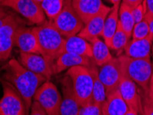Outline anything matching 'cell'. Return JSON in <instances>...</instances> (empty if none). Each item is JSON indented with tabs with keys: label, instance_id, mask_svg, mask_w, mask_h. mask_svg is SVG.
I'll return each instance as SVG.
<instances>
[{
	"label": "cell",
	"instance_id": "1",
	"mask_svg": "<svg viewBox=\"0 0 153 115\" xmlns=\"http://www.w3.org/2000/svg\"><path fill=\"white\" fill-rule=\"evenodd\" d=\"M4 79L10 83L19 92L25 102L27 114H30L33 96L46 78L29 70L15 59H12L4 67Z\"/></svg>",
	"mask_w": 153,
	"mask_h": 115
},
{
	"label": "cell",
	"instance_id": "2",
	"mask_svg": "<svg viewBox=\"0 0 153 115\" xmlns=\"http://www.w3.org/2000/svg\"><path fill=\"white\" fill-rule=\"evenodd\" d=\"M33 30L37 38L42 55L46 59L53 70L54 64L62 54L66 38L58 32L49 20L33 27Z\"/></svg>",
	"mask_w": 153,
	"mask_h": 115
},
{
	"label": "cell",
	"instance_id": "3",
	"mask_svg": "<svg viewBox=\"0 0 153 115\" xmlns=\"http://www.w3.org/2000/svg\"><path fill=\"white\" fill-rule=\"evenodd\" d=\"M121 69L128 77L142 89L149 88L152 73V63L150 59H137L126 55L117 57Z\"/></svg>",
	"mask_w": 153,
	"mask_h": 115
},
{
	"label": "cell",
	"instance_id": "4",
	"mask_svg": "<svg viewBox=\"0 0 153 115\" xmlns=\"http://www.w3.org/2000/svg\"><path fill=\"white\" fill-rule=\"evenodd\" d=\"M72 81L73 91L80 106L93 101V76L89 67L78 66L67 70Z\"/></svg>",
	"mask_w": 153,
	"mask_h": 115
},
{
	"label": "cell",
	"instance_id": "5",
	"mask_svg": "<svg viewBox=\"0 0 153 115\" xmlns=\"http://www.w3.org/2000/svg\"><path fill=\"white\" fill-rule=\"evenodd\" d=\"M49 21L64 38L76 35L84 26V23L72 6L71 1L66 0L59 15Z\"/></svg>",
	"mask_w": 153,
	"mask_h": 115
},
{
	"label": "cell",
	"instance_id": "6",
	"mask_svg": "<svg viewBox=\"0 0 153 115\" xmlns=\"http://www.w3.org/2000/svg\"><path fill=\"white\" fill-rule=\"evenodd\" d=\"M3 96L0 99V115H28L24 99L15 88L0 79Z\"/></svg>",
	"mask_w": 153,
	"mask_h": 115
},
{
	"label": "cell",
	"instance_id": "7",
	"mask_svg": "<svg viewBox=\"0 0 153 115\" xmlns=\"http://www.w3.org/2000/svg\"><path fill=\"white\" fill-rule=\"evenodd\" d=\"M62 96L56 85L47 81L36 91L33 101H37L44 108L47 115H61Z\"/></svg>",
	"mask_w": 153,
	"mask_h": 115
},
{
	"label": "cell",
	"instance_id": "8",
	"mask_svg": "<svg viewBox=\"0 0 153 115\" xmlns=\"http://www.w3.org/2000/svg\"><path fill=\"white\" fill-rule=\"evenodd\" d=\"M0 6L13 9L28 21L38 26L46 21L41 5L33 0H0Z\"/></svg>",
	"mask_w": 153,
	"mask_h": 115
},
{
	"label": "cell",
	"instance_id": "9",
	"mask_svg": "<svg viewBox=\"0 0 153 115\" xmlns=\"http://www.w3.org/2000/svg\"><path fill=\"white\" fill-rule=\"evenodd\" d=\"M24 22L13 13H10L0 28V62L10 57L15 46V37L17 29Z\"/></svg>",
	"mask_w": 153,
	"mask_h": 115
},
{
	"label": "cell",
	"instance_id": "10",
	"mask_svg": "<svg viewBox=\"0 0 153 115\" xmlns=\"http://www.w3.org/2000/svg\"><path fill=\"white\" fill-rule=\"evenodd\" d=\"M121 75L122 71L117 58H113L98 68L99 78L104 85L106 96L118 89Z\"/></svg>",
	"mask_w": 153,
	"mask_h": 115
},
{
	"label": "cell",
	"instance_id": "11",
	"mask_svg": "<svg viewBox=\"0 0 153 115\" xmlns=\"http://www.w3.org/2000/svg\"><path fill=\"white\" fill-rule=\"evenodd\" d=\"M118 90L120 92L123 100L129 108V110L134 111L141 115V97L138 92V86L123 72Z\"/></svg>",
	"mask_w": 153,
	"mask_h": 115
},
{
	"label": "cell",
	"instance_id": "12",
	"mask_svg": "<svg viewBox=\"0 0 153 115\" xmlns=\"http://www.w3.org/2000/svg\"><path fill=\"white\" fill-rule=\"evenodd\" d=\"M19 62L26 69L40 74L48 81L54 74L51 66L41 55L20 52Z\"/></svg>",
	"mask_w": 153,
	"mask_h": 115
},
{
	"label": "cell",
	"instance_id": "13",
	"mask_svg": "<svg viewBox=\"0 0 153 115\" xmlns=\"http://www.w3.org/2000/svg\"><path fill=\"white\" fill-rule=\"evenodd\" d=\"M15 46H17L22 53L42 55L41 49L33 27L28 28L25 25H22L17 29L15 37Z\"/></svg>",
	"mask_w": 153,
	"mask_h": 115
},
{
	"label": "cell",
	"instance_id": "14",
	"mask_svg": "<svg viewBox=\"0 0 153 115\" xmlns=\"http://www.w3.org/2000/svg\"><path fill=\"white\" fill-rule=\"evenodd\" d=\"M111 10V8L104 4L100 12L84 24V28L76 35L88 42L102 36L105 19Z\"/></svg>",
	"mask_w": 153,
	"mask_h": 115
},
{
	"label": "cell",
	"instance_id": "15",
	"mask_svg": "<svg viewBox=\"0 0 153 115\" xmlns=\"http://www.w3.org/2000/svg\"><path fill=\"white\" fill-rule=\"evenodd\" d=\"M62 100L61 105V115H77L80 105L73 91L71 78L66 74L61 79Z\"/></svg>",
	"mask_w": 153,
	"mask_h": 115
},
{
	"label": "cell",
	"instance_id": "16",
	"mask_svg": "<svg viewBox=\"0 0 153 115\" xmlns=\"http://www.w3.org/2000/svg\"><path fill=\"white\" fill-rule=\"evenodd\" d=\"M153 38L151 35L141 39H132L125 46V55L132 59H150Z\"/></svg>",
	"mask_w": 153,
	"mask_h": 115
},
{
	"label": "cell",
	"instance_id": "17",
	"mask_svg": "<svg viewBox=\"0 0 153 115\" xmlns=\"http://www.w3.org/2000/svg\"><path fill=\"white\" fill-rule=\"evenodd\" d=\"M93 64V60L89 57L64 53L60 55L55 60L53 66V74H57L74 66L91 67Z\"/></svg>",
	"mask_w": 153,
	"mask_h": 115
},
{
	"label": "cell",
	"instance_id": "18",
	"mask_svg": "<svg viewBox=\"0 0 153 115\" xmlns=\"http://www.w3.org/2000/svg\"><path fill=\"white\" fill-rule=\"evenodd\" d=\"M71 4L84 24L95 16L104 5L102 0H72Z\"/></svg>",
	"mask_w": 153,
	"mask_h": 115
},
{
	"label": "cell",
	"instance_id": "19",
	"mask_svg": "<svg viewBox=\"0 0 153 115\" xmlns=\"http://www.w3.org/2000/svg\"><path fill=\"white\" fill-rule=\"evenodd\" d=\"M129 108L117 89L106 96L102 105V115H125Z\"/></svg>",
	"mask_w": 153,
	"mask_h": 115
},
{
	"label": "cell",
	"instance_id": "20",
	"mask_svg": "<svg viewBox=\"0 0 153 115\" xmlns=\"http://www.w3.org/2000/svg\"><path fill=\"white\" fill-rule=\"evenodd\" d=\"M64 53H73L91 59L93 57L91 44L77 35L65 39L62 54Z\"/></svg>",
	"mask_w": 153,
	"mask_h": 115
},
{
	"label": "cell",
	"instance_id": "21",
	"mask_svg": "<svg viewBox=\"0 0 153 115\" xmlns=\"http://www.w3.org/2000/svg\"><path fill=\"white\" fill-rule=\"evenodd\" d=\"M92 48V60L97 66H102L113 59L110 53L109 47L99 37H96L90 42Z\"/></svg>",
	"mask_w": 153,
	"mask_h": 115
},
{
	"label": "cell",
	"instance_id": "22",
	"mask_svg": "<svg viewBox=\"0 0 153 115\" xmlns=\"http://www.w3.org/2000/svg\"><path fill=\"white\" fill-rule=\"evenodd\" d=\"M120 5H113L111 8L105 19L104 26L102 31V37L104 39V42L108 46H111V41L114 33H115L119 21V9Z\"/></svg>",
	"mask_w": 153,
	"mask_h": 115
},
{
	"label": "cell",
	"instance_id": "23",
	"mask_svg": "<svg viewBox=\"0 0 153 115\" xmlns=\"http://www.w3.org/2000/svg\"><path fill=\"white\" fill-rule=\"evenodd\" d=\"M90 68L93 76V102L96 105L102 106L106 99L105 87L98 76V68L94 64Z\"/></svg>",
	"mask_w": 153,
	"mask_h": 115
},
{
	"label": "cell",
	"instance_id": "24",
	"mask_svg": "<svg viewBox=\"0 0 153 115\" xmlns=\"http://www.w3.org/2000/svg\"><path fill=\"white\" fill-rule=\"evenodd\" d=\"M119 22L121 24V28L130 39L135 23H134L132 15L131 8L123 2H122L119 6Z\"/></svg>",
	"mask_w": 153,
	"mask_h": 115
},
{
	"label": "cell",
	"instance_id": "25",
	"mask_svg": "<svg viewBox=\"0 0 153 115\" xmlns=\"http://www.w3.org/2000/svg\"><path fill=\"white\" fill-rule=\"evenodd\" d=\"M64 3V0H43L41 6L49 20H53L62 11Z\"/></svg>",
	"mask_w": 153,
	"mask_h": 115
},
{
	"label": "cell",
	"instance_id": "26",
	"mask_svg": "<svg viewBox=\"0 0 153 115\" xmlns=\"http://www.w3.org/2000/svg\"><path fill=\"white\" fill-rule=\"evenodd\" d=\"M138 92L141 97V115H153V94L149 88L142 89L138 87Z\"/></svg>",
	"mask_w": 153,
	"mask_h": 115
},
{
	"label": "cell",
	"instance_id": "27",
	"mask_svg": "<svg viewBox=\"0 0 153 115\" xmlns=\"http://www.w3.org/2000/svg\"><path fill=\"white\" fill-rule=\"evenodd\" d=\"M129 41L130 38L128 37V35L123 31L120 23L118 21L117 27L115 33H114L113 37H112L110 48L112 50H114L121 51L123 49H124L125 46H126V44Z\"/></svg>",
	"mask_w": 153,
	"mask_h": 115
},
{
	"label": "cell",
	"instance_id": "28",
	"mask_svg": "<svg viewBox=\"0 0 153 115\" xmlns=\"http://www.w3.org/2000/svg\"><path fill=\"white\" fill-rule=\"evenodd\" d=\"M150 35V29L148 22L143 19L134 24L132 33V39H141Z\"/></svg>",
	"mask_w": 153,
	"mask_h": 115
},
{
	"label": "cell",
	"instance_id": "29",
	"mask_svg": "<svg viewBox=\"0 0 153 115\" xmlns=\"http://www.w3.org/2000/svg\"><path fill=\"white\" fill-rule=\"evenodd\" d=\"M77 115H102V106L96 105L93 101L81 106Z\"/></svg>",
	"mask_w": 153,
	"mask_h": 115
},
{
	"label": "cell",
	"instance_id": "30",
	"mask_svg": "<svg viewBox=\"0 0 153 115\" xmlns=\"http://www.w3.org/2000/svg\"><path fill=\"white\" fill-rule=\"evenodd\" d=\"M131 12L132 17H133L134 23H139L143 21L145 18V15L146 13L145 1L142 4L135 6V7L131 8Z\"/></svg>",
	"mask_w": 153,
	"mask_h": 115
},
{
	"label": "cell",
	"instance_id": "31",
	"mask_svg": "<svg viewBox=\"0 0 153 115\" xmlns=\"http://www.w3.org/2000/svg\"><path fill=\"white\" fill-rule=\"evenodd\" d=\"M29 115H47V114L38 101H33Z\"/></svg>",
	"mask_w": 153,
	"mask_h": 115
},
{
	"label": "cell",
	"instance_id": "32",
	"mask_svg": "<svg viewBox=\"0 0 153 115\" xmlns=\"http://www.w3.org/2000/svg\"><path fill=\"white\" fill-rule=\"evenodd\" d=\"M10 14V13L6 8V7L0 6V28L5 23L8 15Z\"/></svg>",
	"mask_w": 153,
	"mask_h": 115
},
{
	"label": "cell",
	"instance_id": "33",
	"mask_svg": "<svg viewBox=\"0 0 153 115\" xmlns=\"http://www.w3.org/2000/svg\"><path fill=\"white\" fill-rule=\"evenodd\" d=\"M146 15L153 16V0H145Z\"/></svg>",
	"mask_w": 153,
	"mask_h": 115
},
{
	"label": "cell",
	"instance_id": "34",
	"mask_svg": "<svg viewBox=\"0 0 153 115\" xmlns=\"http://www.w3.org/2000/svg\"><path fill=\"white\" fill-rule=\"evenodd\" d=\"M144 1L145 0H123V2L126 4L130 8H132L139 5V4H142Z\"/></svg>",
	"mask_w": 153,
	"mask_h": 115
},
{
	"label": "cell",
	"instance_id": "35",
	"mask_svg": "<svg viewBox=\"0 0 153 115\" xmlns=\"http://www.w3.org/2000/svg\"><path fill=\"white\" fill-rule=\"evenodd\" d=\"M144 19L148 22L150 29V35H151L153 38V16H150V15H145Z\"/></svg>",
	"mask_w": 153,
	"mask_h": 115
},
{
	"label": "cell",
	"instance_id": "36",
	"mask_svg": "<svg viewBox=\"0 0 153 115\" xmlns=\"http://www.w3.org/2000/svg\"><path fill=\"white\" fill-rule=\"evenodd\" d=\"M149 89L153 94V64H152V73L151 78H150V83H149Z\"/></svg>",
	"mask_w": 153,
	"mask_h": 115
},
{
	"label": "cell",
	"instance_id": "37",
	"mask_svg": "<svg viewBox=\"0 0 153 115\" xmlns=\"http://www.w3.org/2000/svg\"><path fill=\"white\" fill-rule=\"evenodd\" d=\"M113 5H120L121 4V0H109Z\"/></svg>",
	"mask_w": 153,
	"mask_h": 115
},
{
	"label": "cell",
	"instance_id": "38",
	"mask_svg": "<svg viewBox=\"0 0 153 115\" xmlns=\"http://www.w3.org/2000/svg\"><path fill=\"white\" fill-rule=\"evenodd\" d=\"M125 115H139V114H137V112H135L134 111H132V110H129L128 111V112Z\"/></svg>",
	"mask_w": 153,
	"mask_h": 115
},
{
	"label": "cell",
	"instance_id": "39",
	"mask_svg": "<svg viewBox=\"0 0 153 115\" xmlns=\"http://www.w3.org/2000/svg\"><path fill=\"white\" fill-rule=\"evenodd\" d=\"M33 1H34L35 3H37L38 4H40V5H41L42 2L43 1V0H33Z\"/></svg>",
	"mask_w": 153,
	"mask_h": 115
},
{
	"label": "cell",
	"instance_id": "40",
	"mask_svg": "<svg viewBox=\"0 0 153 115\" xmlns=\"http://www.w3.org/2000/svg\"><path fill=\"white\" fill-rule=\"evenodd\" d=\"M66 1H71L72 0H66Z\"/></svg>",
	"mask_w": 153,
	"mask_h": 115
},
{
	"label": "cell",
	"instance_id": "41",
	"mask_svg": "<svg viewBox=\"0 0 153 115\" xmlns=\"http://www.w3.org/2000/svg\"><path fill=\"white\" fill-rule=\"evenodd\" d=\"M152 52H153V47H152Z\"/></svg>",
	"mask_w": 153,
	"mask_h": 115
},
{
	"label": "cell",
	"instance_id": "42",
	"mask_svg": "<svg viewBox=\"0 0 153 115\" xmlns=\"http://www.w3.org/2000/svg\"><path fill=\"white\" fill-rule=\"evenodd\" d=\"M152 53H153V52H152Z\"/></svg>",
	"mask_w": 153,
	"mask_h": 115
}]
</instances>
